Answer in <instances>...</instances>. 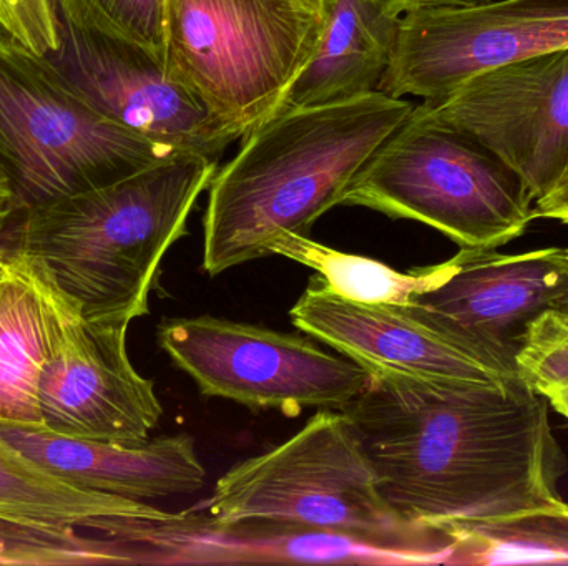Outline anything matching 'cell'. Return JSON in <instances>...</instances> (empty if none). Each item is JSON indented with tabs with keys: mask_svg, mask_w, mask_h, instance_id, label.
<instances>
[{
	"mask_svg": "<svg viewBox=\"0 0 568 566\" xmlns=\"http://www.w3.org/2000/svg\"><path fill=\"white\" fill-rule=\"evenodd\" d=\"M63 292V291H62ZM129 325L83 318L63 292L59 328L37 385L40 425L77 439L139 442L163 415L153 382L133 368Z\"/></svg>",
	"mask_w": 568,
	"mask_h": 566,
	"instance_id": "cell-13",
	"label": "cell"
},
{
	"mask_svg": "<svg viewBox=\"0 0 568 566\" xmlns=\"http://www.w3.org/2000/svg\"><path fill=\"white\" fill-rule=\"evenodd\" d=\"M0 29L42 55L60 45V19L53 0H0Z\"/></svg>",
	"mask_w": 568,
	"mask_h": 566,
	"instance_id": "cell-25",
	"label": "cell"
},
{
	"mask_svg": "<svg viewBox=\"0 0 568 566\" xmlns=\"http://www.w3.org/2000/svg\"><path fill=\"white\" fill-rule=\"evenodd\" d=\"M562 255H564V259H566V263L568 266V248H562ZM559 312H562V315L566 316V318L568 319V299H567L566 306H564V308H562V311H559Z\"/></svg>",
	"mask_w": 568,
	"mask_h": 566,
	"instance_id": "cell-31",
	"label": "cell"
},
{
	"mask_svg": "<svg viewBox=\"0 0 568 566\" xmlns=\"http://www.w3.org/2000/svg\"><path fill=\"white\" fill-rule=\"evenodd\" d=\"M567 49L568 0L420 7L399 17L393 56L377 90L433 102L484 70Z\"/></svg>",
	"mask_w": 568,
	"mask_h": 566,
	"instance_id": "cell-9",
	"label": "cell"
},
{
	"mask_svg": "<svg viewBox=\"0 0 568 566\" xmlns=\"http://www.w3.org/2000/svg\"><path fill=\"white\" fill-rule=\"evenodd\" d=\"M517 364L536 391L568 384V319L562 312L550 309L534 322Z\"/></svg>",
	"mask_w": 568,
	"mask_h": 566,
	"instance_id": "cell-24",
	"label": "cell"
},
{
	"mask_svg": "<svg viewBox=\"0 0 568 566\" xmlns=\"http://www.w3.org/2000/svg\"><path fill=\"white\" fill-rule=\"evenodd\" d=\"M567 299L562 248L524 255L460 248L443 263L436 288L403 309L454 344L520 375L517 359L534 322L550 309L562 311Z\"/></svg>",
	"mask_w": 568,
	"mask_h": 566,
	"instance_id": "cell-11",
	"label": "cell"
},
{
	"mask_svg": "<svg viewBox=\"0 0 568 566\" xmlns=\"http://www.w3.org/2000/svg\"><path fill=\"white\" fill-rule=\"evenodd\" d=\"M17 213H19V208H17V196L12 179L7 175L3 166L0 165V239L6 235Z\"/></svg>",
	"mask_w": 568,
	"mask_h": 566,
	"instance_id": "cell-27",
	"label": "cell"
},
{
	"mask_svg": "<svg viewBox=\"0 0 568 566\" xmlns=\"http://www.w3.org/2000/svg\"><path fill=\"white\" fill-rule=\"evenodd\" d=\"M419 106L499 156L534 202L567 185L568 49L484 70Z\"/></svg>",
	"mask_w": 568,
	"mask_h": 566,
	"instance_id": "cell-10",
	"label": "cell"
},
{
	"mask_svg": "<svg viewBox=\"0 0 568 566\" xmlns=\"http://www.w3.org/2000/svg\"><path fill=\"white\" fill-rule=\"evenodd\" d=\"M156 341L205 398L296 418L304 408L341 411L369 371L310 339L203 315L160 322Z\"/></svg>",
	"mask_w": 568,
	"mask_h": 566,
	"instance_id": "cell-8",
	"label": "cell"
},
{
	"mask_svg": "<svg viewBox=\"0 0 568 566\" xmlns=\"http://www.w3.org/2000/svg\"><path fill=\"white\" fill-rule=\"evenodd\" d=\"M323 20L300 0H165L163 63L243 138L278 112L313 56Z\"/></svg>",
	"mask_w": 568,
	"mask_h": 566,
	"instance_id": "cell-7",
	"label": "cell"
},
{
	"mask_svg": "<svg viewBox=\"0 0 568 566\" xmlns=\"http://www.w3.org/2000/svg\"><path fill=\"white\" fill-rule=\"evenodd\" d=\"M47 56L93 109L163 145L220 159L242 140L170 79L162 56L135 43L60 20L59 49Z\"/></svg>",
	"mask_w": 568,
	"mask_h": 566,
	"instance_id": "cell-14",
	"label": "cell"
},
{
	"mask_svg": "<svg viewBox=\"0 0 568 566\" xmlns=\"http://www.w3.org/2000/svg\"><path fill=\"white\" fill-rule=\"evenodd\" d=\"M397 22L399 17L371 0H329L320 42L280 110L327 105L377 90L393 56Z\"/></svg>",
	"mask_w": 568,
	"mask_h": 566,
	"instance_id": "cell-18",
	"label": "cell"
},
{
	"mask_svg": "<svg viewBox=\"0 0 568 566\" xmlns=\"http://www.w3.org/2000/svg\"><path fill=\"white\" fill-rule=\"evenodd\" d=\"M439 531L453 542L447 565H568L567 502Z\"/></svg>",
	"mask_w": 568,
	"mask_h": 566,
	"instance_id": "cell-20",
	"label": "cell"
},
{
	"mask_svg": "<svg viewBox=\"0 0 568 566\" xmlns=\"http://www.w3.org/2000/svg\"><path fill=\"white\" fill-rule=\"evenodd\" d=\"M537 392H540L549 401V404L568 421V384L547 385Z\"/></svg>",
	"mask_w": 568,
	"mask_h": 566,
	"instance_id": "cell-29",
	"label": "cell"
},
{
	"mask_svg": "<svg viewBox=\"0 0 568 566\" xmlns=\"http://www.w3.org/2000/svg\"><path fill=\"white\" fill-rule=\"evenodd\" d=\"M377 487L407 521L437 528L562 504L567 459L549 401L506 382L369 372L341 409Z\"/></svg>",
	"mask_w": 568,
	"mask_h": 566,
	"instance_id": "cell-1",
	"label": "cell"
},
{
	"mask_svg": "<svg viewBox=\"0 0 568 566\" xmlns=\"http://www.w3.org/2000/svg\"><path fill=\"white\" fill-rule=\"evenodd\" d=\"M179 152L102 115L49 56L0 29V165L19 212L109 185Z\"/></svg>",
	"mask_w": 568,
	"mask_h": 566,
	"instance_id": "cell-6",
	"label": "cell"
},
{
	"mask_svg": "<svg viewBox=\"0 0 568 566\" xmlns=\"http://www.w3.org/2000/svg\"><path fill=\"white\" fill-rule=\"evenodd\" d=\"M270 255L284 256L307 266L321 276L331 291L361 305L406 308L414 296L436 288L443 278V263L400 272L377 259L336 251L301 235H286L276 239L270 248Z\"/></svg>",
	"mask_w": 568,
	"mask_h": 566,
	"instance_id": "cell-21",
	"label": "cell"
},
{
	"mask_svg": "<svg viewBox=\"0 0 568 566\" xmlns=\"http://www.w3.org/2000/svg\"><path fill=\"white\" fill-rule=\"evenodd\" d=\"M0 435L33 464L85 491L145 502L205 487L206 469L190 435L93 441L57 434L40 424H0Z\"/></svg>",
	"mask_w": 568,
	"mask_h": 566,
	"instance_id": "cell-16",
	"label": "cell"
},
{
	"mask_svg": "<svg viewBox=\"0 0 568 566\" xmlns=\"http://www.w3.org/2000/svg\"><path fill=\"white\" fill-rule=\"evenodd\" d=\"M199 511L219 521L270 518L333 532L447 565L444 532L407 521L387 504L353 425L334 409L314 414L293 438L230 469Z\"/></svg>",
	"mask_w": 568,
	"mask_h": 566,
	"instance_id": "cell-4",
	"label": "cell"
},
{
	"mask_svg": "<svg viewBox=\"0 0 568 566\" xmlns=\"http://www.w3.org/2000/svg\"><path fill=\"white\" fill-rule=\"evenodd\" d=\"M413 110L406 99L374 90L280 110L253 128L210 183L203 271L222 275L265 258L282 236H307Z\"/></svg>",
	"mask_w": 568,
	"mask_h": 566,
	"instance_id": "cell-2",
	"label": "cell"
},
{
	"mask_svg": "<svg viewBox=\"0 0 568 566\" xmlns=\"http://www.w3.org/2000/svg\"><path fill=\"white\" fill-rule=\"evenodd\" d=\"M304 6L311 7V9L316 10V12L323 13L326 12L327 3L329 0H300Z\"/></svg>",
	"mask_w": 568,
	"mask_h": 566,
	"instance_id": "cell-30",
	"label": "cell"
},
{
	"mask_svg": "<svg viewBox=\"0 0 568 566\" xmlns=\"http://www.w3.org/2000/svg\"><path fill=\"white\" fill-rule=\"evenodd\" d=\"M376 3L384 12L393 17H403L410 10L420 9V7L443 6V3L476 2V0H371Z\"/></svg>",
	"mask_w": 568,
	"mask_h": 566,
	"instance_id": "cell-28",
	"label": "cell"
},
{
	"mask_svg": "<svg viewBox=\"0 0 568 566\" xmlns=\"http://www.w3.org/2000/svg\"><path fill=\"white\" fill-rule=\"evenodd\" d=\"M219 159L179 152L109 185L60 196L17 213L7 251L36 263L103 325L149 315L160 265L219 172Z\"/></svg>",
	"mask_w": 568,
	"mask_h": 566,
	"instance_id": "cell-3",
	"label": "cell"
},
{
	"mask_svg": "<svg viewBox=\"0 0 568 566\" xmlns=\"http://www.w3.org/2000/svg\"><path fill=\"white\" fill-rule=\"evenodd\" d=\"M59 19L143 47L163 59L165 0H53Z\"/></svg>",
	"mask_w": 568,
	"mask_h": 566,
	"instance_id": "cell-23",
	"label": "cell"
},
{
	"mask_svg": "<svg viewBox=\"0 0 568 566\" xmlns=\"http://www.w3.org/2000/svg\"><path fill=\"white\" fill-rule=\"evenodd\" d=\"M165 515L146 502L85 491L33 464L0 435V517L82 527L95 517Z\"/></svg>",
	"mask_w": 568,
	"mask_h": 566,
	"instance_id": "cell-19",
	"label": "cell"
},
{
	"mask_svg": "<svg viewBox=\"0 0 568 566\" xmlns=\"http://www.w3.org/2000/svg\"><path fill=\"white\" fill-rule=\"evenodd\" d=\"M62 299L40 266L0 248V424H40L37 385Z\"/></svg>",
	"mask_w": 568,
	"mask_h": 566,
	"instance_id": "cell-17",
	"label": "cell"
},
{
	"mask_svg": "<svg viewBox=\"0 0 568 566\" xmlns=\"http://www.w3.org/2000/svg\"><path fill=\"white\" fill-rule=\"evenodd\" d=\"M534 205L526 183L499 156L419 105L341 199V206L424 223L460 248H499L519 238L536 219Z\"/></svg>",
	"mask_w": 568,
	"mask_h": 566,
	"instance_id": "cell-5",
	"label": "cell"
},
{
	"mask_svg": "<svg viewBox=\"0 0 568 566\" xmlns=\"http://www.w3.org/2000/svg\"><path fill=\"white\" fill-rule=\"evenodd\" d=\"M290 318L294 328L369 372L477 382L519 378L454 344L403 308L341 298L320 275L310 279Z\"/></svg>",
	"mask_w": 568,
	"mask_h": 566,
	"instance_id": "cell-15",
	"label": "cell"
},
{
	"mask_svg": "<svg viewBox=\"0 0 568 566\" xmlns=\"http://www.w3.org/2000/svg\"><path fill=\"white\" fill-rule=\"evenodd\" d=\"M537 218L554 219L568 226V183L534 205Z\"/></svg>",
	"mask_w": 568,
	"mask_h": 566,
	"instance_id": "cell-26",
	"label": "cell"
},
{
	"mask_svg": "<svg viewBox=\"0 0 568 566\" xmlns=\"http://www.w3.org/2000/svg\"><path fill=\"white\" fill-rule=\"evenodd\" d=\"M0 565H123V557L119 545L102 535H83L70 525L0 517Z\"/></svg>",
	"mask_w": 568,
	"mask_h": 566,
	"instance_id": "cell-22",
	"label": "cell"
},
{
	"mask_svg": "<svg viewBox=\"0 0 568 566\" xmlns=\"http://www.w3.org/2000/svg\"><path fill=\"white\" fill-rule=\"evenodd\" d=\"M80 528L110 538L125 565H437L416 552L270 518L219 521L199 508L163 517H95Z\"/></svg>",
	"mask_w": 568,
	"mask_h": 566,
	"instance_id": "cell-12",
	"label": "cell"
}]
</instances>
